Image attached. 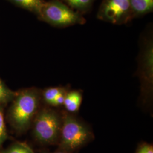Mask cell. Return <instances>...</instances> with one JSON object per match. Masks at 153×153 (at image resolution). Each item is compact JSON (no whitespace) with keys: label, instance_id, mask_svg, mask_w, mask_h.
<instances>
[{"label":"cell","instance_id":"cell-8","mask_svg":"<svg viewBox=\"0 0 153 153\" xmlns=\"http://www.w3.org/2000/svg\"><path fill=\"white\" fill-rule=\"evenodd\" d=\"M18 5L40 15L45 3L43 0H12Z\"/></svg>","mask_w":153,"mask_h":153},{"label":"cell","instance_id":"cell-12","mask_svg":"<svg viewBox=\"0 0 153 153\" xmlns=\"http://www.w3.org/2000/svg\"><path fill=\"white\" fill-rule=\"evenodd\" d=\"M71 7L78 9L85 10L90 6L93 0H66Z\"/></svg>","mask_w":153,"mask_h":153},{"label":"cell","instance_id":"cell-9","mask_svg":"<svg viewBox=\"0 0 153 153\" xmlns=\"http://www.w3.org/2000/svg\"><path fill=\"white\" fill-rule=\"evenodd\" d=\"M130 6L134 13L142 14L153 10V0H131Z\"/></svg>","mask_w":153,"mask_h":153},{"label":"cell","instance_id":"cell-14","mask_svg":"<svg viewBox=\"0 0 153 153\" xmlns=\"http://www.w3.org/2000/svg\"><path fill=\"white\" fill-rule=\"evenodd\" d=\"M7 137L5 124L4 119L3 113L0 109V146L5 141Z\"/></svg>","mask_w":153,"mask_h":153},{"label":"cell","instance_id":"cell-2","mask_svg":"<svg viewBox=\"0 0 153 153\" xmlns=\"http://www.w3.org/2000/svg\"><path fill=\"white\" fill-rule=\"evenodd\" d=\"M39 105V95L33 90L22 91L16 97L12 107L11 116L18 129L24 130L30 125Z\"/></svg>","mask_w":153,"mask_h":153},{"label":"cell","instance_id":"cell-7","mask_svg":"<svg viewBox=\"0 0 153 153\" xmlns=\"http://www.w3.org/2000/svg\"><path fill=\"white\" fill-rule=\"evenodd\" d=\"M82 100V95L80 91H71L66 94L63 105L68 112L73 113L79 110Z\"/></svg>","mask_w":153,"mask_h":153},{"label":"cell","instance_id":"cell-13","mask_svg":"<svg viewBox=\"0 0 153 153\" xmlns=\"http://www.w3.org/2000/svg\"><path fill=\"white\" fill-rule=\"evenodd\" d=\"M12 96V93L0 81V104L9 100Z\"/></svg>","mask_w":153,"mask_h":153},{"label":"cell","instance_id":"cell-15","mask_svg":"<svg viewBox=\"0 0 153 153\" xmlns=\"http://www.w3.org/2000/svg\"><path fill=\"white\" fill-rule=\"evenodd\" d=\"M66 94V90H65L64 91L61 92L60 94H59L57 96V97L53 100V101L52 102L51 105H52V106H55V107H58V106L62 105L64 104Z\"/></svg>","mask_w":153,"mask_h":153},{"label":"cell","instance_id":"cell-17","mask_svg":"<svg viewBox=\"0 0 153 153\" xmlns=\"http://www.w3.org/2000/svg\"><path fill=\"white\" fill-rule=\"evenodd\" d=\"M69 153V152H66V151H65V150H61V149H59V150H57V151H56V152H53V153Z\"/></svg>","mask_w":153,"mask_h":153},{"label":"cell","instance_id":"cell-18","mask_svg":"<svg viewBox=\"0 0 153 153\" xmlns=\"http://www.w3.org/2000/svg\"><path fill=\"white\" fill-rule=\"evenodd\" d=\"M31 152H32V153H35V152L33 151V150L31 149Z\"/></svg>","mask_w":153,"mask_h":153},{"label":"cell","instance_id":"cell-16","mask_svg":"<svg viewBox=\"0 0 153 153\" xmlns=\"http://www.w3.org/2000/svg\"><path fill=\"white\" fill-rule=\"evenodd\" d=\"M136 153H153V145L144 143L138 148Z\"/></svg>","mask_w":153,"mask_h":153},{"label":"cell","instance_id":"cell-4","mask_svg":"<svg viewBox=\"0 0 153 153\" xmlns=\"http://www.w3.org/2000/svg\"><path fill=\"white\" fill-rule=\"evenodd\" d=\"M40 16L52 25L66 26L82 22V18L59 1L45 3Z\"/></svg>","mask_w":153,"mask_h":153},{"label":"cell","instance_id":"cell-6","mask_svg":"<svg viewBox=\"0 0 153 153\" xmlns=\"http://www.w3.org/2000/svg\"><path fill=\"white\" fill-rule=\"evenodd\" d=\"M153 44L149 43L146 47L143 53L142 57V78H148V81L150 85L152 83L153 79Z\"/></svg>","mask_w":153,"mask_h":153},{"label":"cell","instance_id":"cell-5","mask_svg":"<svg viewBox=\"0 0 153 153\" xmlns=\"http://www.w3.org/2000/svg\"><path fill=\"white\" fill-rule=\"evenodd\" d=\"M131 0H107L102 9L104 18L112 23L119 22L131 9Z\"/></svg>","mask_w":153,"mask_h":153},{"label":"cell","instance_id":"cell-11","mask_svg":"<svg viewBox=\"0 0 153 153\" xmlns=\"http://www.w3.org/2000/svg\"><path fill=\"white\" fill-rule=\"evenodd\" d=\"M2 153H32L31 149L27 145L16 144L4 150Z\"/></svg>","mask_w":153,"mask_h":153},{"label":"cell","instance_id":"cell-10","mask_svg":"<svg viewBox=\"0 0 153 153\" xmlns=\"http://www.w3.org/2000/svg\"><path fill=\"white\" fill-rule=\"evenodd\" d=\"M65 90L64 88H51L46 89L43 93L44 100L51 105L57 96Z\"/></svg>","mask_w":153,"mask_h":153},{"label":"cell","instance_id":"cell-1","mask_svg":"<svg viewBox=\"0 0 153 153\" xmlns=\"http://www.w3.org/2000/svg\"><path fill=\"white\" fill-rule=\"evenodd\" d=\"M93 138V133L88 126L72 115H64L59 138L60 149L72 153Z\"/></svg>","mask_w":153,"mask_h":153},{"label":"cell","instance_id":"cell-3","mask_svg":"<svg viewBox=\"0 0 153 153\" xmlns=\"http://www.w3.org/2000/svg\"><path fill=\"white\" fill-rule=\"evenodd\" d=\"M62 118L54 111L45 109L39 112L34 124L36 138L43 143H53L60 138Z\"/></svg>","mask_w":153,"mask_h":153}]
</instances>
